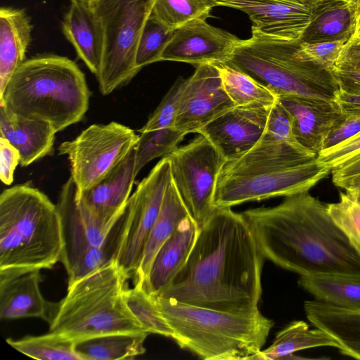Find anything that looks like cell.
<instances>
[{
    "label": "cell",
    "instance_id": "obj_1",
    "mask_svg": "<svg viewBox=\"0 0 360 360\" xmlns=\"http://www.w3.org/2000/svg\"><path fill=\"white\" fill-rule=\"evenodd\" d=\"M264 259L242 213L215 207L184 266L155 296L221 311L257 309Z\"/></svg>",
    "mask_w": 360,
    "mask_h": 360
},
{
    "label": "cell",
    "instance_id": "obj_2",
    "mask_svg": "<svg viewBox=\"0 0 360 360\" xmlns=\"http://www.w3.org/2000/svg\"><path fill=\"white\" fill-rule=\"evenodd\" d=\"M264 258L300 276H360V255L307 192L242 212Z\"/></svg>",
    "mask_w": 360,
    "mask_h": 360
},
{
    "label": "cell",
    "instance_id": "obj_3",
    "mask_svg": "<svg viewBox=\"0 0 360 360\" xmlns=\"http://www.w3.org/2000/svg\"><path fill=\"white\" fill-rule=\"evenodd\" d=\"M331 169L302 146L260 139L222 167L213 198L215 207L307 192Z\"/></svg>",
    "mask_w": 360,
    "mask_h": 360
},
{
    "label": "cell",
    "instance_id": "obj_4",
    "mask_svg": "<svg viewBox=\"0 0 360 360\" xmlns=\"http://www.w3.org/2000/svg\"><path fill=\"white\" fill-rule=\"evenodd\" d=\"M86 77L71 59L42 55L25 60L0 94L14 115L50 123L56 133L80 122L89 106Z\"/></svg>",
    "mask_w": 360,
    "mask_h": 360
},
{
    "label": "cell",
    "instance_id": "obj_5",
    "mask_svg": "<svg viewBox=\"0 0 360 360\" xmlns=\"http://www.w3.org/2000/svg\"><path fill=\"white\" fill-rule=\"evenodd\" d=\"M61 222L56 205L30 183L0 195V274L52 269L60 261Z\"/></svg>",
    "mask_w": 360,
    "mask_h": 360
},
{
    "label": "cell",
    "instance_id": "obj_6",
    "mask_svg": "<svg viewBox=\"0 0 360 360\" xmlns=\"http://www.w3.org/2000/svg\"><path fill=\"white\" fill-rule=\"evenodd\" d=\"M155 297L172 339L205 360L255 359L274 325L259 309L227 311Z\"/></svg>",
    "mask_w": 360,
    "mask_h": 360
},
{
    "label": "cell",
    "instance_id": "obj_7",
    "mask_svg": "<svg viewBox=\"0 0 360 360\" xmlns=\"http://www.w3.org/2000/svg\"><path fill=\"white\" fill-rule=\"evenodd\" d=\"M128 279L112 259L68 285L65 296L53 304L49 332L75 342L108 334L148 333L125 302Z\"/></svg>",
    "mask_w": 360,
    "mask_h": 360
},
{
    "label": "cell",
    "instance_id": "obj_8",
    "mask_svg": "<svg viewBox=\"0 0 360 360\" xmlns=\"http://www.w3.org/2000/svg\"><path fill=\"white\" fill-rule=\"evenodd\" d=\"M300 41L281 40L252 30L223 63L254 79L278 97L333 102L340 89L333 71L302 58Z\"/></svg>",
    "mask_w": 360,
    "mask_h": 360
},
{
    "label": "cell",
    "instance_id": "obj_9",
    "mask_svg": "<svg viewBox=\"0 0 360 360\" xmlns=\"http://www.w3.org/2000/svg\"><path fill=\"white\" fill-rule=\"evenodd\" d=\"M154 0H94L91 6L103 30V49L96 78L107 96L129 82L141 70L136 65L138 43Z\"/></svg>",
    "mask_w": 360,
    "mask_h": 360
},
{
    "label": "cell",
    "instance_id": "obj_10",
    "mask_svg": "<svg viewBox=\"0 0 360 360\" xmlns=\"http://www.w3.org/2000/svg\"><path fill=\"white\" fill-rule=\"evenodd\" d=\"M70 176L63 185L56 204L61 222L63 250L60 261L68 285L112 259L111 233L115 224L95 218L80 202Z\"/></svg>",
    "mask_w": 360,
    "mask_h": 360
},
{
    "label": "cell",
    "instance_id": "obj_11",
    "mask_svg": "<svg viewBox=\"0 0 360 360\" xmlns=\"http://www.w3.org/2000/svg\"><path fill=\"white\" fill-rule=\"evenodd\" d=\"M171 181L169 162L165 157L139 184L112 230V259L129 278H134L138 271L148 236Z\"/></svg>",
    "mask_w": 360,
    "mask_h": 360
},
{
    "label": "cell",
    "instance_id": "obj_12",
    "mask_svg": "<svg viewBox=\"0 0 360 360\" xmlns=\"http://www.w3.org/2000/svg\"><path fill=\"white\" fill-rule=\"evenodd\" d=\"M139 136L130 127L110 122L94 124L58 146L70 162L71 177L80 194L112 172L135 148Z\"/></svg>",
    "mask_w": 360,
    "mask_h": 360
},
{
    "label": "cell",
    "instance_id": "obj_13",
    "mask_svg": "<svg viewBox=\"0 0 360 360\" xmlns=\"http://www.w3.org/2000/svg\"><path fill=\"white\" fill-rule=\"evenodd\" d=\"M167 157L172 181L190 217L200 229L215 208L213 198L217 179L227 160L201 134Z\"/></svg>",
    "mask_w": 360,
    "mask_h": 360
},
{
    "label": "cell",
    "instance_id": "obj_14",
    "mask_svg": "<svg viewBox=\"0 0 360 360\" xmlns=\"http://www.w3.org/2000/svg\"><path fill=\"white\" fill-rule=\"evenodd\" d=\"M323 0H210L212 6L240 10L252 22V30L270 37L300 41L314 6Z\"/></svg>",
    "mask_w": 360,
    "mask_h": 360
},
{
    "label": "cell",
    "instance_id": "obj_15",
    "mask_svg": "<svg viewBox=\"0 0 360 360\" xmlns=\"http://www.w3.org/2000/svg\"><path fill=\"white\" fill-rule=\"evenodd\" d=\"M207 18H196L174 30L160 61L183 62L196 66L224 63L240 39L209 24Z\"/></svg>",
    "mask_w": 360,
    "mask_h": 360
},
{
    "label": "cell",
    "instance_id": "obj_16",
    "mask_svg": "<svg viewBox=\"0 0 360 360\" xmlns=\"http://www.w3.org/2000/svg\"><path fill=\"white\" fill-rule=\"evenodd\" d=\"M234 105L214 64L196 66L182 92L174 128L185 134L198 130Z\"/></svg>",
    "mask_w": 360,
    "mask_h": 360
},
{
    "label": "cell",
    "instance_id": "obj_17",
    "mask_svg": "<svg viewBox=\"0 0 360 360\" xmlns=\"http://www.w3.org/2000/svg\"><path fill=\"white\" fill-rule=\"evenodd\" d=\"M270 106H233L198 130L227 160L252 148L263 136Z\"/></svg>",
    "mask_w": 360,
    "mask_h": 360
},
{
    "label": "cell",
    "instance_id": "obj_18",
    "mask_svg": "<svg viewBox=\"0 0 360 360\" xmlns=\"http://www.w3.org/2000/svg\"><path fill=\"white\" fill-rule=\"evenodd\" d=\"M278 100L291 115L297 141L316 155L328 136L347 117L335 101L296 96H281Z\"/></svg>",
    "mask_w": 360,
    "mask_h": 360
},
{
    "label": "cell",
    "instance_id": "obj_19",
    "mask_svg": "<svg viewBox=\"0 0 360 360\" xmlns=\"http://www.w3.org/2000/svg\"><path fill=\"white\" fill-rule=\"evenodd\" d=\"M136 175L135 148L107 176L90 189L77 195L98 220L115 224L123 215Z\"/></svg>",
    "mask_w": 360,
    "mask_h": 360
},
{
    "label": "cell",
    "instance_id": "obj_20",
    "mask_svg": "<svg viewBox=\"0 0 360 360\" xmlns=\"http://www.w3.org/2000/svg\"><path fill=\"white\" fill-rule=\"evenodd\" d=\"M40 270L0 274V318L13 320L40 318L49 320L53 304L40 290Z\"/></svg>",
    "mask_w": 360,
    "mask_h": 360
},
{
    "label": "cell",
    "instance_id": "obj_21",
    "mask_svg": "<svg viewBox=\"0 0 360 360\" xmlns=\"http://www.w3.org/2000/svg\"><path fill=\"white\" fill-rule=\"evenodd\" d=\"M198 231L190 216L181 221L157 252L144 283L138 284L153 296L168 286L187 261Z\"/></svg>",
    "mask_w": 360,
    "mask_h": 360
},
{
    "label": "cell",
    "instance_id": "obj_22",
    "mask_svg": "<svg viewBox=\"0 0 360 360\" xmlns=\"http://www.w3.org/2000/svg\"><path fill=\"white\" fill-rule=\"evenodd\" d=\"M56 134L50 123L14 115L0 105V137L18 149L22 167L50 154Z\"/></svg>",
    "mask_w": 360,
    "mask_h": 360
},
{
    "label": "cell",
    "instance_id": "obj_23",
    "mask_svg": "<svg viewBox=\"0 0 360 360\" xmlns=\"http://www.w3.org/2000/svg\"><path fill=\"white\" fill-rule=\"evenodd\" d=\"M62 30L78 58L96 76L103 55V34L92 6L71 2L63 18Z\"/></svg>",
    "mask_w": 360,
    "mask_h": 360
},
{
    "label": "cell",
    "instance_id": "obj_24",
    "mask_svg": "<svg viewBox=\"0 0 360 360\" xmlns=\"http://www.w3.org/2000/svg\"><path fill=\"white\" fill-rule=\"evenodd\" d=\"M307 319L332 336L344 355L360 359V309L345 308L316 299L304 302Z\"/></svg>",
    "mask_w": 360,
    "mask_h": 360
},
{
    "label": "cell",
    "instance_id": "obj_25",
    "mask_svg": "<svg viewBox=\"0 0 360 360\" xmlns=\"http://www.w3.org/2000/svg\"><path fill=\"white\" fill-rule=\"evenodd\" d=\"M32 26L22 9H0V94L17 68L25 60Z\"/></svg>",
    "mask_w": 360,
    "mask_h": 360
},
{
    "label": "cell",
    "instance_id": "obj_26",
    "mask_svg": "<svg viewBox=\"0 0 360 360\" xmlns=\"http://www.w3.org/2000/svg\"><path fill=\"white\" fill-rule=\"evenodd\" d=\"M355 13L347 0H323L314 8L311 20L300 41L349 40L354 32Z\"/></svg>",
    "mask_w": 360,
    "mask_h": 360
},
{
    "label": "cell",
    "instance_id": "obj_27",
    "mask_svg": "<svg viewBox=\"0 0 360 360\" xmlns=\"http://www.w3.org/2000/svg\"><path fill=\"white\" fill-rule=\"evenodd\" d=\"M188 212L170 181L156 221L148 236L134 284L142 285L146 281L151 263L162 244L176 231L179 224L189 217Z\"/></svg>",
    "mask_w": 360,
    "mask_h": 360
},
{
    "label": "cell",
    "instance_id": "obj_28",
    "mask_svg": "<svg viewBox=\"0 0 360 360\" xmlns=\"http://www.w3.org/2000/svg\"><path fill=\"white\" fill-rule=\"evenodd\" d=\"M319 347L339 349L338 342L328 333L316 327L310 329L303 321H295L277 333L271 345L260 350L255 359H278L295 352Z\"/></svg>",
    "mask_w": 360,
    "mask_h": 360
},
{
    "label": "cell",
    "instance_id": "obj_29",
    "mask_svg": "<svg viewBox=\"0 0 360 360\" xmlns=\"http://www.w3.org/2000/svg\"><path fill=\"white\" fill-rule=\"evenodd\" d=\"M297 283L318 300L341 307L360 309V276H300Z\"/></svg>",
    "mask_w": 360,
    "mask_h": 360
},
{
    "label": "cell",
    "instance_id": "obj_30",
    "mask_svg": "<svg viewBox=\"0 0 360 360\" xmlns=\"http://www.w3.org/2000/svg\"><path fill=\"white\" fill-rule=\"evenodd\" d=\"M148 333H113L75 342V349L84 360L134 359L145 353Z\"/></svg>",
    "mask_w": 360,
    "mask_h": 360
},
{
    "label": "cell",
    "instance_id": "obj_31",
    "mask_svg": "<svg viewBox=\"0 0 360 360\" xmlns=\"http://www.w3.org/2000/svg\"><path fill=\"white\" fill-rule=\"evenodd\" d=\"M217 68L225 91L235 106L271 105L277 96L249 75L224 63Z\"/></svg>",
    "mask_w": 360,
    "mask_h": 360
},
{
    "label": "cell",
    "instance_id": "obj_32",
    "mask_svg": "<svg viewBox=\"0 0 360 360\" xmlns=\"http://www.w3.org/2000/svg\"><path fill=\"white\" fill-rule=\"evenodd\" d=\"M6 342L20 352L36 359L84 360L77 352L75 342L51 332L18 340L8 338Z\"/></svg>",
    "mask_w": 360,
    "mask_h": 360
},
{
    "label": "cell",
    "instance_id": "obj_33",
    "mask_svg": "<svg viewBox=\"0 0 360 360\" xmlns=\"http://www.w3.org/2000/svg\"><path fill=\"white\" fill-rule=\"evenodd\" d=\"M124 299L131 314L149 334L173 338V330L162 315L155 296L141 285L134 284L124 292Z\"/></svg>",
    "mask_w": 360,
    "mask_h": 360
},
{
    "label": "cell",
    "instance_id": "obj_34",
    "mask_svg": "<svg viewBox=\"0 0 360 360\" xmlns=\"http://www.w3.org/2000/svg\"><path fill=\"white\" fill-rule=\"evenodd\" d=\"M210 0H154L150 15L172 32L198 17H210Z\"/></svg>",
    "mask_w": 360,
    "mask_h": 360
},
{
    "label": "cell",
    "instance_id": "obj_35",
    "mask_svg": "<svg viewBox=\"0 0 360 360\" xmlns=\"http://www.w3.org/2000/svg\"><path fill=\"white\" fill-rule=\"evenodd\" d=\"M186 135L174 127L141 132L135 146V174L157 158L168 156Z\"/></svg>",
    "mask_w": 360,
    "mask_h": 360
},
{
    "label": "cell",
    "instance_id": "obj_36",
    "mask_svg": "<svg viewBox=\"0 0 360 360\" xmlns=\"http://www.w3.org/2000/svg\"><path fill=\"white\" fill-rule=\"evenodd\" d=\"M327 209L333 221L360 255V201L346 191L340 192L339 200L327 204Z\"/></svg>",
    "mask_w": 360,
    "mask_h": 360
},
{
    "label": "cell",
    "instance_id": "obj_37",
    "mask_svg": "<svg viewBox=\"0 0 360 360\" xmlns=\"http://www.w3.org/2000/svg\"><path fill=\"white\" fill-rule=\"evenodd\" d=\"M172 32H168L150 14L136 49L135 61L139 69L141 70L146 65L160 61L161 53Z\"/></svg>",
    "mask_w": 360,
    "mask_h": 360
},
{
    "label": "cell",
    "instance_id": "obj_38",
    "mask_svg": "<svg viewBox=\"0 0 360 360\" xmlns=\"http://www.w3.org/2000/svg\"><path fill=\"white\" fill-rule=\"evenodd\" d=\"M187 79L179 77L164 96L140 133L162 128L174 127L179 102Z\"/></svg>",
    "mask_w": 360,
    "mask_h": 360
},
{
    "label": "cell",
    "instance_id": "obj_39",
    "mask_svg": "<svg viewBox=\"0 0 360 360\" xmlns=\"http://www.w3.org/2000/svg\"><path fill=\"white\" fill-rule=\"evenodd\" d=\"M348 41L342 39L313 43L300 41L298 52L304 60L333 71Z\"/></svg>",
    "mask_w": 360,
    "mask_h": 360
},
{
    "label": "cell",
    "instance_id": "obj_40",
    "mask_svg": "<svg viewBox=\"0 0 360 360\" xmlns=\"http://www.w3.org/2000/svg\"><path fill=\"white\" fill-rule=\"evenodd\" d=\"M261 139L302 146L294 135L291 115L278 98L270 108L265 131Z\"/></svg>",
    "mask_w": 360,
    "mask_h": 360
},
{
    "label": "cell",
    "instance_id": "obj_41",
    "mask_svg": "<svg viewBox=\"0 0 360 360\" xmlns=\"http://www.w3.org/2000/svg\"><path fill=\"white\" fill-rule=\"evenodd\" d=\"M360 154V134L339 146L320 152L318 160L331 170Z\"/></svg>",
    "mask_w": 360,
    "mask_h": 360
},
{
    "label": "cell",
    "instance_id": "obj_42",
    "mask_svg": "<svg viewBox=\"0 0 360 360\" xmlns=\"http://www.w3.org/2000/svg\"><path fill=\"white\" fill-rule=\"evenodd\" d=\"M359 134L360 115L347 116L328 136L321 151L336 147Z\"/></svg>",
    "mask_w": 360,
    "mask_h": 360
},
{
    "label": "cell",
    "instance_id": "obj_43",
    "mask_svg": "<svg viewBox=\"0 0 360 360\" xmlns=\"http://www.w3.org/2000/svg\"><path fill=\"white\" fill-rule=\"evenodd\" d=\"M19 151L9 141L0 137V179L6 185L13 181V174L20 163Z\"/></svg>",
    "mask_w": 360,
    "mask_h": 360
},
{
    "label": "cell",
    "instance_id": "obj_44",
    "mask_svg": "<svg viewBox=\"0 0 360 360\" xmlns=\"http://www.w3.org/2000/svg\"><path fill=\"white\" fill-rule=\"evenodd\" d=\"M334 70L360 72L359 39L351 38L347 41Z\"/></svg>",
    "mask_w": 360,
    "mask_h": 360
},
{
    "label": "cell",
    "instance_id": "obj_45",
    "mask_svg": "<svg viewBox=\"0 0 360 360\" xmlns=\"http://www.w3.org/2000/svg\"><path fill=\"white\" fill-rule=\"evenodd\" d=\"M333 182L344 188L352 180L360 176V154L331 170Z\"/></svg>",
    "mask_w": 360,
    "mask_h": 360
},
{
    "label": "cell",
    "instance_id": "obj_46",
    "mask_svg": "<svg viewBox=\"0 0 360 360\" xmlns=\"http://www.w3.org/2000/svg\"><path fill=\"white\" fill-rule=\"evenodd\" d=\"M335 103L347 116L360 115V88H340Z\"/></svg>",
    "mask_w": 360,
    "mask_h": 360
},
{
    "label": "cell",
    "instance_id": "obj_47",
    "mask_svg": "<svg viewBox=\"0 0 360 360\" xmlns=\"http://www.w3.org/2000/svg\"><path fill=\"white\" fill-rule=\"evenodd\" d=\"M333 72L340 88H360V72L341 70H334Z\"/></svg>",
    "mask_w": 360,
    "mask_h": 360
},
{
    "label": "cell",
    "instance_id": "obj_48",
    "mask_svg": "<svg viewBox=\"0 0 360 360\" xmlns=\"http://www.w3.org/2000/svg\"><path fill=\"white\" fill-rule=\"evenodd\" d=\"M343 189L360 201V176L352 180Z\"/></svg>",
    "mask_w": 360,
    "mask_h": 360
},
{
    "label": "cell",
    "instance_id": "obj_49",
    "mask_svg": "<svg viewBox=\"0 0 360 360\" xmlns=\"http://www.w3.org/2000/svg\"><path fill=\"white\" fill-rule=\"evenodd\" d=\"M352 38L360 39V9L355 13L354 32Z\"/></svg>",
    "mask_w": 360,
    "mask_h": 360
},
{
    "label": "cell",
    "instance_id": "obj_50",
    "mask_svg": "<svg viewBox=\"0 0 360 360\" xmlns=\"http://www.w3.org/2000/svg\"><path fill=\"white\" fill-rule=\"evenodd\" d=\"M352 6L354 13L360 9V0H347Z\"/></svg>",
    "mask_w": 360,
    "mask_h": 360
},
{
    "label": "cell",
    "instance_id": "obj_51",
    "mask_svg": "<svg viewBox=\"0 0 360 360\" xmlns=\"http://www.w3.org/2000/svg\"><path fill=\"white\" fill-rule=\"evenodd\" d=\"M71 2L80 3L86 5H91L94 2V0H70Z\"/></svg>",
    "mask_w": 360,
    "mask_h": 360
}]
</instances>
